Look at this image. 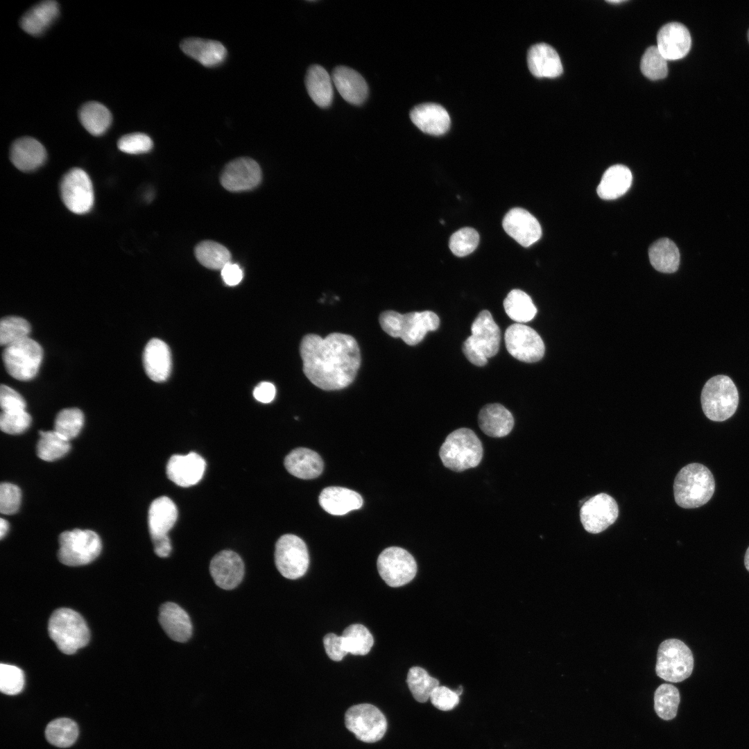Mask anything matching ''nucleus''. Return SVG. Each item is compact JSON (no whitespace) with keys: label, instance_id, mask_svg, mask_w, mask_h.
<instances>
[{"label":"nucleus","instance_id":"obj_1","mask_svg":"<svg viewBox=\"0 0 749 749\" xmlns=\"http://www.w3.org/2000/svg\"><path fill=\"white\" fill-rule=\"evenodd\" d=\"M300 353L304 374L324 390L348 386L361 365L359 345L354 337L345 334L334 332L325 338L307 334L302 339Z\"/></svg>","mask_w":749,"mask_h":749},{"label":"nucleus","instance_id":"obj_2","mask_svg":"<svg viewBox=\"0 0 749 749\" xmlns=\"http://www.w3.org/2000/svg\"><path fill=\"white\" fill-rule=\"evenodd\" d=\"M715 490V481L705 465L694 463L683 467L673 483L675 503L683 508H696L707 503Z\"/></svg>","mask_w":749,"mask_h":749},{"label":"nucleus","instance_id":"obj_3","mask_svg":"<svg viewBox=\"0 0 749 749\" xmlns=\"http://www.w3.org/2000/svg\"><path fill=\"white\" fill-rule=\"evenodd\" d=\"M379 320L386 333L402 338L408 345L418 344L428 332L436 331L440 325L438 316L431 311L402 314L389 310L381 313Z\"/></svg>","mask_w":749,"mask_h":749},{"label":"nucleus","instance_id":"obj_4","mask_svg":"<svg viewBox=\"0 0 749 749\" xmlns=\"http://www.w3.org/2000/svg\"><path fill=\"white\" fill-rule=\"evenodd\" d=\"M483 454L481 440L468 428H460L450 433L439 450L444 466L457 472L478 466Z\"/></svg>","mask_w":749,"mask_h":749},{"label":"nucleus","instance_id":"obj_5","mask_svg":"<svg viewBox=\"0 0 749 749\" xmlns=\"http://www.w3.org/2000/svg\"><path fill=\"white\" fill-rule=\"evenodd\" d=\"M48 632L58 648L67 655L75 653L89 640V630L85 619L69 608H59L52 613Z\"/></svg>","mask_w":749,"mask_h":749},{"label":"nucleus","instance_id":"obj_6","mask_svg":"<svg viewBox=\"0 0 749 749\" xmlns=\"http://www.w3.org/2000/svg\"><path fill=\"white\" fill-rule=\"evenodd\" d=\"M700 402L710 420L723 422L732 417L739 404V393L730 377L719 374L710 378L703 388Z\"/></svg>","mask_w":749,"mask_h":749},{"label":"nucleus","instance_id":"obj_7","mask_svg":"<svg viewBox=\"0 0 749 749\" xmlns=\"http://www.w3.org/2000/svg\"><path fill=\"white\" fill-rule=\"evenodd\" d=\"M693 669L692 652L681 640L668 639L660 644L655 671L660 678L680 682L691 675Z\"/></svg>","mask_w":749,"mask_h":749},{"label":"nucleus","instance_id":"obj_8","mask_svg":"<svg viewBox=\"0 0 749 749\" xmlns=\"http://www.w3.org/2000/svg\"><path fill=\"white\" fill-rule=\"evenodd\" d=\"M101 548V539L95 532L76 528L60 535L58 557L68 566L84 565L95 560Z\"/></svg>","mask_w":749,"mask_h":749},{"label":"nucleus","instance_id":"obj_9","mask_svg":"<svg viewBox=\"0 0 749 749\" xmlns=\"http://www.w3.org/2000/svg\"><path fill=\"white\" fill-rule=\"evenodd\" d=\"M42 358V347L29 337L6 347L2 353L3 362L8 373L19 381L33 379L39 370Z\"/></svg>","mask_w":749,"mask_h":749},{"label":"nucleus","instance_id":"obj_10","mask_svg":"<svg viewBox=\"0 0 749 749\" xmlns=\"http://www.w3.org/2000/svg\"><path fill=\"white\" fill-rule=\"evenodd\" d=\"M345 723L359 740L365 743L378 741L387 730L385 716L377 707L368 703L350 707L345 714Z\"/></svg>","mask_w":749,"mask_h":749},{"label":"nucleus","instance_id":"obj_11","mask_svg":"<svg viewBox=\"0 0 749 749\" xmlns=\"http://www.w3.org/2000/svg\"><path fill=\"white\" fill-rule=\"evenodd\" d=\"M275 562L284 577L291 580L302 577L309 565L305 542L297 535H283L275 544Z\"/></svg>","mask_w":749,"mask_h":749},{"label":"nucleus","instance_id":"obj_12","mask_svg":"<svg viewBox=\"0 0 749 749\" xmlns=\"http://www.w3.org/2000/svg\"><path fill=\"white\" fill-rule=\"evenodd\" d=\"M60 191L63 203L74 214H86L94 205L92 182L88 174L81 169H71L63 175Z\"/></svg>","mask_w":749,"mask_h":749},{"label":"nucleus","instance_id":"obj_13","mask_svg":"<svg viewBox=\"0 0 749 749\" xmlns=\"http://www.w3.org/2000/svg\"><path fill=\"white\" fill-rule=\"evenodd\" d=\"M377 566L381 578L393 587L408 583L417 573V564L413 556L397 546L385 549L377 558Z\"/></svg>","mask_w":749,"mask_h":749},{"label":"nucleus","instance_id":"obj_14","mask_svg":"<svg viewBox=\"0 0 749 749\" xmlns=\"http://www.w3.org/2000/svg\"><path fill=\"white\" fill-rule=\"evenodd\" d=\"M504 341L508 353L525 363H534L544 356L545 346L538 333L533 328L515 323L506 330Z\"/></svg>","mask_w":749,"mask_h":749},{"label":"nucleus","instance_id":"obj_15","mask_svg":"<svg viewBox=\"0 0 749 749\" xmlns=\"http://www.w3.org/2000/svg\"><path fill=\"white\" fill-rule=\"evenodd\" d=\"M619 515L618 505L606 493H599L587 500L580 510V522L585 530L599 533L614 524Z\"/></svg>","mask_w":749,"mask_h":749},{"label":"nucleus","instance_id":"obj_16","mask_svg":"<svg viewBox=\"0 0 749 749\" xmlns=\"http://www.w3.org/2000/svg\"><path fill=\"white\" fill-rule=\"evenodd\" d=\"M222 186L227 191L240 192L255 188L261 180V170L258 163L249 157H239L230 162L223 169L221 178Z\"/></svg>","mask_w":749,"mask_h":749},{"label":"nucleus","instance_id":"obj_17","mask_svg":"<svg viewBox=\"0 0 749 749\" xmlns=\"http://www.w3.org/2000/svg\"><path fill=\"white\" fill-rule=\"evenodd\" d=\"M244 564L234 551L223 550L216 553L209 565L210 574L219 587L232 589L239 585L244 576Z\"/></svg>","mask_w":749,"mask_h":749},{"label":"nucleus","instance_id":"obj_18","mask_svg":"<svg viewBox=\"0 0 749 749\" xmlns=\"http://www.w3.org/2000/svg\"><path fill=\"white\" fill-rule=\"evenodd\" d=\"M502 225L506 232L523 247H528L542 236L536 218L522 208H513L504 216Z\"/></svg>","mask_w":749,"mask_h":749},{"label":"nucleus","instance_id":"obj_19","mask_svg":"<svg viewBox=\"0 0 749 749\" xmlns=\"http://www.w3.org/2000/svg\"><path fill=\"white\" fill-rule=\"evenodd\" d=\"M206 463L196 452L187 455L175 454L166 465L168 478L181 487H190L198 483L204 474Z\"/></svg>","mask_w":749,"mask_h":749},{"label":"nucleus","instance_id":"obj_20","mask_svg":"<svg viewBox=\"0 0 749 749\" xmlns=\"http://www.w3.org/2000/svg\"><path fill=\"white\" fill-rule=\"evenodd\" d=\"M691 38L687 28L679 22L664 25L657 35V47L660 53L671 60L684 58L689 53Z\"/></svg>","mask_w":749,"mask_h":749},{"label":"nucleus","instance_id":"obj_21","mask_svg":"<svg viewBox=\"0 0 749 749\" xmlns=\"http://www.w3.org/2000/svg\"><path fill=\"white\" fill-rule=\"evenodd\" d=\"M471 333L472 341L488 359L498 353L501 331L489 311L478 314L471 325Z\"/></svg>","mask_w":749,"mask_h":749},{"label":"nucleus","instance_id":"obj_22","mask_svg":"<svg viewBox=\"0 0 749 749\" xmlns=\"http://www.w3.org/2000/svg\"><path fill=\"white\" fill-rule=\"evenodd\" d=\"M158 620L166 634L173 641L185 642L191 637L193 628L190 617L178 604L163 603L160 608Z\"/></svg>","mask_w":749,"mask_h":749},{"label":"nucleus","instance_id":"obj_23","mask_svg":"<svg viewBox=\"0 0 749 749\" xmlns=\"http://www.w3.org/2000/svg\"><path fill=\"white\" fill-rule=\"evenodd\" d=\"M143 363L148 377L155 382L166 381L171 371V354L169 346L162 340L153 338L146 344Z\"/></svg>","mask_w":749,"mask_h":749},{"label":"nucleus","instance_id":"obj_24","mask_svg":"<svg viewBox=\"0 0 749 749\" xmlns=\"http://www.w3.org/2000/svg\"><path fill=\"white\" fill-rule=\"evenodd\" d=\"M46 155L43 145L30 137L16 139L10 150V158L13 165L25 172L35 171L42 166Z\"/></svg>","mask_w":749,"mask_h":749},{"label":"nucleus","instance_id":"obj_25","mask_svg":"<svg viewBox=\"0 0 749 749\" xmlns=\"http://www.w3.org/2000/svg\"><path fill=\"white\" fill-rule=\"evenodd\" d=\"M413 123L422 132L441 135L450 126V117L447 110L440 105L427 103L414 107L410 113Z\"/></svg>","mask_w":749,"mask_h":749},{"label":"nucleus","instance_id":"obj_26","mask_svg":"<svg viewBox=\"0 0 749 749\" xmlns=\"http://www.w3.org/2000/svg\"><path fill=\"white\" fill-rule=\"evenodd\" d=\"M334 85L341 96L348 103L360 105L368 94V85L356 71L345 67H336L332 74Z\"/></svg>","mask_w":749,"mask_h":749},{"label":"nucleus","instance_id":"obj_27","mask_svg":"<svg viewBox=\"0 0 749 749\" xmlns=\"http://www.w3.org/2000/svg\"><path fill=\"white\" fill-rule=\"evenodd\" d=\"M527 63L531 74L537 78H556L563 71L558 53L545 43L531 46L527 54Z\"/></svg>","mask_w":749,"mask_h":749},{"label":"nucleus","instance_id":"obj_28","mask_svg":"<svg viewBox=\"0 0 749 749\" xmlns=\"http://www.w3.org/2000/svg\"><path fill=\"white\" fill-rule=\"evenodd\" d=\"M178 518L174 502L166 496L155 499L150 504L148 523L152 541L166 537Z\"/></svg>","mask_w":749,"mask_h":749},{"label":"nucleus","instance_id":"obj_29","mask_svg":"<svg viewBox=\"0 0 749 749\" xmlns=\"http://www.w3.org/2000/svg\"><path fill=\"white\" fill-rule=\"evenodd\" d=\"M180 47L186 55L208 67L221 64L227 56L223 44L212 40L186 38L180 42Z\"/></svg>","mask_w":749,"mask_h":749},{"label":"nucleus","instance_id":"obj_30","mask_svg":"<svg viewBox=\"0 0 749 749\" xmlns=\"http://www.w3.org/2000/svg\"><path fill=\"white\" fill-rule=\"evenodd\" d=\"M478 423L485 435L501 438L510 433L515 422L512 413L505 406L494 403L486 404L480 410Z\"/></svg>","mask_w":749,"mask_h":749},{"label":"nucleus","instance_id":"obj_31","mask_svg":"<svg viewBox=\"0 0 749 749\" xmlns=\"http://www.w3.org/2000/svg\"><path fill=\"white\" fill-rule=\"evenodd\" d=\"M320 506L333 515H343L363 505L362 497L356 492L343 487L324 488L318 498Z\"/></svg>","mask_w":749,"mask_h":749},{"label":"nucleus","instance_id":"obj_32","mask_svg":"<svg viewBox=\"0 0 749 749\" xmlns=\"http://www.w3.org/2000/svg\"><path fill=\"white\" fill-rule=\"evenodd\" d=\"M284 464L291 474L302 479H315L323 470V461L320 455L304 447L292 450L285 457Z\"/></svg>","mask_w":749,"mask_h":749},{"label":"nucleus","instance_id":"obj_33","mask_svg":"<svg viewBox=\"0 0 749 749\" xmlns=\"http://www.w3.org/2000/svg\"><path fill=\"white\" fill-rule=\"evenodd\" d=\"M59 6L55 1H44L30 8L21 18V28L32 35L43 33L55 20Z\"/></svg>","mask_w":749,"mask_h":749},{"label":"nucleus","instance_id":"obj_34","mask_svg":"<svg viewBox=\"0 0 749 749\" xmlns=\"http://www.w3.org/2000/svg\"><path fill=\"white\" fill-rule=\"evenodd\" d=\"M632 181L630 170L626 166L616 164L603 173L596 191L605 200H613L623 196L630 189Z\"/></svg>","mask_w":749,"mask_h":749},{"label":"nucleus","instance_id":"obj_35","mask_svg":"<svg viewBox=\"0 0 749 749\" xmlns=\"http://www.w3.org/2000/svg\"><path fill=\"white\" fill-rule=\"evenodd\" d=\"M332 78L321 66L314 64L307 70L305 85L309 96L320 107H327L333 99Z\"/></svg>","mask_w":749,"mask_h":749},{"label":"nucleus","instance_id":"obj_36","mask_svg":"<svg viewBox=\"0 0 749 749\" xmlns=\"http://www.w3.org/2000/svg\"><path fill=\"white\" fill-rule=\"evenodd\" d=\"M648 257L653 267L660 272L672 273L678 269L680 252L669 239H660L653 243L648 250Z\"/></svg>","mask_w":749,"mask_h":749},{"label":"nucleus","instance_id":"obj_37","mask_svg":"<svg viewBox=\"0 0 749 749\" xmlns=\"http://www.w3.org/2000/svg\"><path fill=\"white\" fill-rule=\"evenodd\" d=\"M79 119L83 127L92 135H103L112 123V114L103 104L90 101L79 110Z\"/></svg>","mask_w":749,"mask_h":749},{"label":"nucleus","instance_id":"obj_38","mask_svg":"<svg viewBox=\"0 0 749 749\" xmlns=\"http://www.w3.org/2000/svg\"><path fill=\"white\" fill-rule=\"evenodd\" d=\"M506 314L517 323L531 321L537 313V308L531 297L519 289H513L503 300Z\"/></svg>","mask_w":749,"mask_h":749},{"label":"nucleus","instance_id":"obj_39","mask_svg":"<svg viewBox=\"0 0 749 749\" xmlns=\"http://www.w3.org/2000/svg\"><path fill=\"white\" fill-rule=\"evenodd\" d=\"M195 255L203 266L209 269L221 270L231 262V254L227 248L213 241L198 243L195 248Z\"/></svg>","mask_w":749,"mask_h":749},{"label":"nucleus","instance_id":"obj_40","mask_svg":"<svg viewBox=\"0 0 749 749\" xmlns=\"http://www.w3.org/2000/svg\"><path fill=\"white\" fill-rule=\"evenodd\" d=\"M345 650L354 655H365L371 650L374 639L368 629L362 624L350 625L341 635Z\"/></svg>","mask_w":749,"mask_h":749},{"label":"nucleus","instance_id":"obj_41","mask_svg":"<svg viewBox=\"0 0 749 749\" xmlns=\"http://www.w3.org/2000/svg\"><path fill=\"white\" fill-rule=\"evenodd\" d=\"M45 736L51 744L59 748H67L76 741L78 728L71 719L60 718L47 725Z\"/></svg>","mask_w":749,"mask_h":749},{"label":"nucleus","instance_id":"obj_42","mask_svg":"<svg viewBox=\"0 0 749 749\" xmlns=\"http://www.w3.org/2000/svg\"><path fill=\"white\" fill-rule=\"evenodd\" d=\"M37 444V456L45 461H53L64 456L70 449L69 441L56 431H40Z\"/></svg>","mask_w":749,"mask_h":749},{"label":"nucleus","instance_id":"obj_43","mask_svg":"<svg viewBox=\"0 0 749 749\" xmlns=\"http://www.w3.org/2000/svg\"><path fill=\"white\" fill-rule=\"evenodd\" d=\"M406 682L413 698L420 703L427 701L434 689L439 686V680L420 666L409 669Z\"/></svg>","mask_w":749,"mask_h":749},{"label":"nucleus","instance_id":"obj_44","mask_svg":"<svg viewBox=\"0 0 749 749\" xmlns=\"http://www.w3.org/2000/svg\"><path fill=\"white\" fill-rule=\"evenodd\" d=\"M680 698L678 689L671 684H662L654 694V708L657 716L666 721L677 714Z\"/></svg>","mask_w":749,"mask_h":749},{"label":"nucleus","instance_id":"obj_45","mask_svg":"<svg viewBox=\"0 0 749 749\" xmlns=\"http://www.w3.org/2000/svg\"><path fill=\"white\" fill-rule=\"evenodd\" d=\"M83 423L84 415L79 408H64L55 417L54 431L69 441L78 435Z\"/></svg>","mask_w":749,"mask_h":749},{"label":"nucleus","instance_id":"obj_46","mask_svg":"<svg viewBox=\"0 0 749 749\" xmlns=\"http://www.w3.org/2000/svg\"><path fill=\"white\" fill-rule=\"evenodd\" d=\"M29 322L18 316H6L0 322V344L7 347L28 337Z\"/></svg>","mask_w":749,"mask_h":749},{"label":"nucleus","instance_id":"obj_47","mask_svg":"<svg viewBox=\"0 0 749 749\" xmlns=\"http://www.w3.org/2000/svg\"><path fill=\"white\" fill-rule=\"evenodd\" d=\"M666 60L657 46H651L645 51L642 57L641 71L646 78L653 80L664 78L668 73Z\"/></svg>","mask_w":749,"mask_h":749},{"label":"nucleus","instance_id":"obj_48","mask_svg":"<svg viewBox=\"0 0 749 749\" xmlns=\"http://www.w3.org/2000/svg\"><path fill=\"white\" fill-rule=\"evenodd\" d=\"M479 242V233L472 227H463L450 237L449 247L454 255L465 257L472 253Z\"/></svg>","mask_w":749,"mask_h":749},{"label":"nucleus","instance_id":"obj_49","mask_svg":"<svg viewBox=\"0 0 749 749\" xmlns=\"http://www.w3.org/2000/svg\"><path fill=\"white\" fill-rule=\"evenodd\" d=\"M24 685V675L21 669L14 665L1 664L0 689L8 695L20 693Z\"/></svg>","mask_w":749,"mask_h":749},{"label":"nucleus","instance_id":"obj_50","mask_svg":"<svg viewBox=\"0 0 749 749\" xmlns=\"http://www.w3.org/2000/svg\"><path fill=\"white\" fill-rule=\"evenodd\" d=\"M117 146L123 153L137 155L149 152L153 146V142L147 135L135 132L121 137Z\"/></svg>","mask_w":749,"mask_h":749},{"label":"nucleus","instance_id":"obj_51","mask_svg":"<svg viewBox=\"0 0 749 749\" xmlns=\"http://www.w3.org/2000/svg\"><path fill=\"white\" fill-rule=\"evenodd\" d=\"M31 423V417L26 411L17 413L1 412L0 427L2 431L12 435L24 432Z\"/></svg>","mask_w":749,"mask_h":749},{"label":"nucleus","instance_id":"obj_52","mask_svg":"<svg viewBox=\"0 0 749 749\" xmlns=\"http://www.w3.org/2000/svg\"><path fill=\"white\" fill-rule=\"evenodd\" d=\"M21 499L19 488L12 483H2L0 485V511L12 515L19 510Z\"/></svg>","mask_w":749,"mask_h":749},{"label":"nucleus","instance_id":"obj_53","mask_svg":"<svg viewBox=\"0 0 749 749\" xmlns=\"http://www.w3.org/2000/svg\"><path fill=\"white\" fill-rule=\"evenodd\" d=\"M0 405L3 412L17 413L25 411L26 402L13 388L1 384L0 388Z\"/></svg>","mask_w":749,"mask_h":749},{"label":"nucleus","instance_id":"obj_54","mask_svg":"<svg viewBox=\"0 0 749 749\" xmlns=\"http://www.w3.org/2000/svg\"><path fill=\"white\" fill-rule=\"evenodd\" d=\"M429 699L436 708L442 711L451 710L459 703V696L456 691L444 686L436 687Z\"/></svg>","mask_w":749,"mask_h":749},{"label":"nucleus","instance_id":"obj_55","mask_svg":"<svg viewBox=\"0 0 749 749\" xmlns=\"http://www.w3.org/2000/svg\"><path fill=\"white\" fill-rule=\"evenodd\" d=\"M323 644L328 657L334 661H341L347 654L341 635L328 633L323 637Z\"/></svg>","mask_w":749,"mask_h":749},{"label":"nucleus","instance_id":"obj_56","mask_svg":"<svg viewBox=\"0 0 749 749\" xmlns=\"http://www.w3.org/2000/svg\"><path fill=\"white\" fill-rule=\"evenodd\" d=\"M463 352L467 360L476 366H483L488 363V358L473 343L470 336L463 344Z\"/></svg>","mask_w":749,"mask_h":749},{"label":"nucleus","instance_id":"obj_57","mask_svg":"<svg viewBox=\"0 0 749 749\" xmlns=\"http://www.w3.org/2000/svg\"><path fill=\"white\" fill-rule=\"evenodd\" d=\"M221 276L227 285L235 286L242 280L243 273L239 265L230 262L221 269Z\"/></svg>","mask_w":749,"mask_h":749},{"label":"nucleus","instance_id":"obj_58","mask_svg":"<svg viewBox=\"0 0 749 749\" xmlns=\"http://www.w3.org/2000/svg\"><path fill=\"white\" fill-rule=\"evenodd\" d=\"M275 387L270 382L264 381L259 384L253 390V396L257 401L262 403L272 402L275 396Z\"/></svg>","mask_w":749,"mask_h":749},{"label":"nucleus","instance_id":"obj_59","mask_svg":"<svg viewBox=\"0 0 749 749\" xmlns=\"http://www.w3.org/2000/svg\"><path fill=\"white\" fill-rule=\"evenodd\" d=\"M152 542L154 546V551L157 556L166 558L170 555L172 547L169 536Z\"/></svg>","mask_w":749,"mask_h":749},{"label":"nucleus","instance_id":"obj_60","mask_svg":"<svg viewBox=\"0 0 749 749\" xmlns=\"http://www.w3.org/2000/svg\"><path fill=\"white\" fill-rule=\"evenodd\" d=\"M8 527H9V525H8V522L4 519L1 518V519H0V537L1 539L4 537V535H6V534L8 530Z\"/></svg>","mask_w":749,"mask_h":749},{"label":"nucleus","instance_id":"obj_61","mask_svg":"<svg viewBox=\"0 0 749 749\" xmlns=\"http://www.w3.org/2000/svg\"><path fill=\"white\" fill-rule=\"evenodd\" d=\"M744 565L746 569L749 571V546L747 549L744 556Z\"/></svg>","mask_w":749,"mask_h":749},{"label":"nucleus","instance_id":"obj_62","mask_svg":"<svg viewBox=\"0 0 749 749\" xmlns=\"http://www.w3.org/2000/svg\"><path fill=\"white\" fill-rule=\"evenodd\" d=\"M455 691H456V694H458V696H460V694H462V692H463V688H462V687H461V686H459V687L458 688V689H457V690H456Z\"/></svg>","mask_w":749,"mask_h":749},{"label":"nucleus","instance_id":"obj_63","mask_svg":"<svg viewBox=\"0 0 749 749\" xmlns=\"http://www.w3.org/2000/svg\"><path fill=\"white\" fill-rule=\"evenodd\" d=\"M623 1H622V0H621V1H620V0H614V1H612V0H610V1H608V2H609V3H622Z\"/></svg>","mask_w":749,"mask_h":749},{"label":"nucleus","instance_id":"obj_64","mask_svg":"<svg viewBox=\"0 0 749 749\" xmlns=\"http://www.w3.org/2000/svg\"><path fill=\"white\" fill-rule=\"evenodd\" d=\"M748 41H749V31H748Z\"/></svg>","mask_w":749,"mask_h":749}]
</instances>
